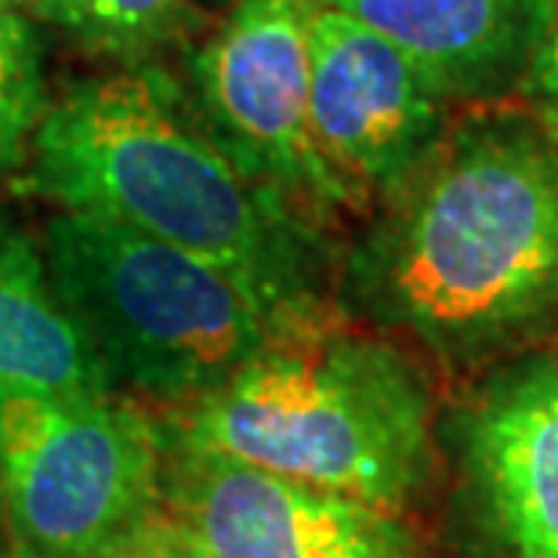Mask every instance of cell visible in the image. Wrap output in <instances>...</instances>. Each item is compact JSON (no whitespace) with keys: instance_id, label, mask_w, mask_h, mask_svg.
Segmentation results:
<instances>
[{"instance_id":"obj_12","label":"cell","mask_w":558,"mask_h":558,"mask_svg":"<svg viewBox=\"0 0 558 558\" xmlns=\"http://www.w3.org/2000/svg\"><path fill=\"white\" fill-rule=\"evenodd\" d=\"M22 11L51 22L81 48L138 62L182 37L207 0H19Z\"/></svg>"},{"instance_id":"obj_7","label":"cell","mask_w":558,"mask_h":558,"mask_svg":"<svg viewBox=\"0 0 558 558\" xmlns=\"http://www.w3.org/2000/svg\"><path fill=\"white\" fill-rule=\"evenodd\" d=\"M453 98L381 33L312 4L308 124L352 210L385 204L453 128Z\"/></svg>"},{"instance_id":"obj_4","label":"cell","mask_w":558,"mask_h":558,"mask_svg":"<svg viewBox=\"0 0 558 558\" xmlns=\"http://www.w3.org/2000/svg\"><path fill=\"white\" fill-rule=\"evenodd\" d=\"M44 258L113 392L156 414L204 399L276 338L312 323L265 305L215 262L81 210L48 221Z\"/></svg>"},{"instance_id":"obj_11","label":"cell","mask_w":558,"mask_h":558,"mask_svg":"<svg viewBox=\"0 0 558 558\" xmlns=\"http://www.w3.org/2000/svg\"><path fill=\"white\" fill-rule=\"evenodd\" d=\"M0 392H113L95 344L51 283L48 258L0 218Z\"/></svg>"},{"instance_id":"obj_8","label":"cell","mask_w":558,"mask_h":558,"mask_svg":"<svg viewBox=\"0 0 558 558\" xmlns=\"http://www.w3.org/2000/svg\"><path fill=\"white\" fill-rule=\"evenodd\" d=\"M163 511L204 558H432L407 511L189 450L171 435Z\"/></svg>"},{"instance_id":"obj_9","label":"cell","mask_w":558,"mask_h":558,"mask_svg":"<svg viewBox=\"0 0 558 558\" xmlns=\"http://www.w3.org/2000/svg\"><path fill=\"white\" fill-rule=\"evenodd\" d=\"M468 464L515 558H558V363H511L475 399Z\"/></svg>"},{"instance_id":"obj_16","label":"cell","mask_w":558,"mask_h":558,"mask_svg":"<svg viewBox=\"0 0 558 558\" xmlns=\"http://www.w3.org/2000/svg\"><path fill=\"white\" fill-rule=\"evenodd\" d=\"M0 558H4V522H0Z\"/></svg>"},{"instance_id":"obj_2","label":"cell","mask_w":558,"mask_h":558,"mask_svg":"<svg viewBox=\"0 0 558 558\" xmlns=\"http://www.w3.org/2000/svg\"><path fill=\"white\" fill-rule=\"evenodd\" d=\"M22 189L120 221L247 283L283 316H333L319 226L254 182L156 65L73 87L48 106Z\"/></svg>"},{"instance_id":"obj_17","label":"cell","mask_w":558,"mask_h":558,"mask_svg":"<svg viewBox=\"0 0 558 558\" xmlns=\"http://www.w3.org/2000/svg\"><path fill=\"white\" fill-rule=\"evenodd\" d=\"M555 363H558V341H555Z\"/></svg>"},{"instance_id":"obj_5","label":"cell","mask_w":558,"mask_h":558,"mask_svg":"<svg viewBox=\"0 0 558 558\" xmlns=\"http://www.w3.org/2000/svg\"><path fill=\"white\" fill-rule=\"evenodd\" d=\"M167 424L120 392H0L4 558H102L163 508Z\"/></svg>"},{"instance_id":"obj_10","label":"cell","mask_w":558,"mask_h":558,"mask_svg":"<svg viewBox=\"0 0 558 558\" xmlns=\"http://www.w3.org/2000/svg\"><path fill=\"white\" fill-rule=\"evenodd\" d=\"M381 33L457 106H497L522 92L555 0H312Z\"/></svg>"},{"instance_id":"obj_14","label":"cell","mask_w":558,"mask_h":558,"mask_svg":"<svg viewBox=\"0 0 558 558\" xmlns=\"http://www.w3.org/2000/svg\"><path fill=\"white\" fill-rule=\"evenodd\" d=\"M522 95H526L530 113L558 138V0H555L548 33H544L541 48L533 54L526 81H522Z\"/></svg>"},{"instance_id":"obj_13","label":"cell","mask_w":558,"mask_h":558,"mask_svg":"<svg viewBox=\"0 0 558 558\" xmlns=\"http://www.w3.org/2000/svg\"><path fill=\"white\" fill-rule=\"evenodd\" d=\"M44 113L40 51L19 0H0V182L26 171Z\"/></svg>"},{"instance_id":"obj_3","label":"cell","mask_w":558,"mask_h":558,"mask_svg":"<svg viewBox=\"0 0 558 558\" xmlns=\"http://www.w3.org/2000/svg\"><path fill=\"white\" fill-rule=\"evenodd\" d=\"M432 417V377L414 352L327 316L287 330L163 424L189 450L407 511L435 475Z\"/></svg>"},{"instance_id":"obj_6","label":"cell","mask_w":558,"mask_h":558,"mask_svg":"<svg viewBox=\"0 0 558 558\" xmlns=\"http://www.w3.org/2000/svg\"><path fill=\"white\" fill-rule=\"evenodd\" d=\"M308 26L312 0H236L189 73L193 106L221 149L323 226L352 207L312 142Z\"/></svg>"},{"instance_id":"obj_1","label":"cell","mask_w":558,"mask_h":558,"mask_svg":"<svg viewBox=\"0 0 558 558\" xmlns=\"http://www.w3.org/2000/svg\"><path fill=\"white\" fill-rule=\"evenodd\" d=\"M355 262L374 316L468 377L558 327V138L530 109L457 120Z\"/></svg>"},{"instance_id":"obj_15","label":"cell","mask_w":558,"mask_h":558,"mask_svg":"<svg viewBox=\"0 0 558 558\" xmlns=\"http://www.w3.org/2000/svg\"><path fill=\"white\" fill-rule=\"evenodd\" d=\"M102 558H204V555L196 551V544L185 537L182 526L160 508L149 522H142L131 537H124Z\"/></svg>"}]
</instances>
